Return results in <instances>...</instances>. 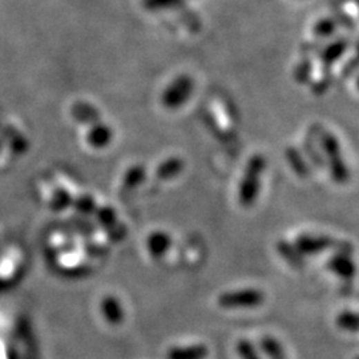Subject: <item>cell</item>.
I'll return each mask as SVG.
<instances>
[{"mask_svg": "<svg viewBox=\"0 0 359 359\" xmlns=\"http://www.w3.org/2000/svg\"><path fill=\"white\" fill-rule=\"evenodd\" d=\"M266 169V159L261 155H254L245 166L242 179L238 186V201L242 206L251 208L260 195L261 180Z\"/></svg>", "mask_w": 359, "mask_h": 359, "instance_id": "1", "label": "cell"}, {"mask_svg": "<svg viewBox=\"0 0 359 359\" xmlns=\"http://www.w3.org/2000/svg\"><path fill=\"white\" fill-rule=\"evenodd\" d=\"M323 153L327 159L330 175L337 184H346L350 180L349 166L342 156L341 145L338 140L329 132H323L321 136Z\"/></svg>", "mask_w": 359, "mask_h": 359, "instance_id": "2", "label": "cell"}, {"mask_svg": "<svg viewBox=\"0 0 359 359\" xmlns=\"http://www.w3.org/2000/svg\"><path fill=\"white\" fill-rule=\"evenodd\" d=\"M297 249L304 255H316L329 249H336L342 253H353V246L349 242L337 241L329 235H313V234H302L295 240Z\"/></svg>", "mask_w": 359, "mask_h": 359, "instance_id": "3", "label": "cell"}, {"mask_svg": "<svg viewBox=\"0 0 359 359\" xmlns=\"http://www.w3.org/2000/svg\"><path fill=\"white\" fill-rule=\"evenodd\" d=\"M265 294L258 289H240L225 291L218 297V305L224 309H251L262 305Z\"/></svg>", "mask_w": 359, "mask_h": 359, "instance_id": "4", "label": "cell"}, {"mask_svg": "<svg viewBox=\"0 0 359 359\" xmlns=\"http://www.w3.org/2000/svg\"><path fill=\"white\" fill-rule=\"evenodd\" d=\"M193 90V81L188 76H181L169 84L162 95V101L168 108H177L185 103Z\"/></svg>", "mask_w": 359, "mask_h": 359, "instance_id": "5", "label": "cell"}, {"mask_svg": "<svg viewBox=\"0 0 359 359\" xmlns=\"http://www.w3.org/2000/svg\"><path fill=\"white\" fill-rule=\"evenodd\" d=\"M327 269L341 277L342 280H350L357 274V266L350 253L336 251V254L329 260Z\"/></svg>", "mask_w": 359, "mask_h": 359, "instance_id": "6", "label": "cell"}, {"mask_svg": "<svg viewBox=\"0 0 359 359\" xmlns=\"http://www.w3.org/2000/svg\"><path fill=\"white\" fill-rule=\"evenodd\" d=\"M277 251L287 264L294 269H302L305 266V255L297 249V246L289 241H278Z\"/></svg>", "mask_w": 359, "mask_h": 359, "instance_id": "7", "label": "cell"}, {"mask_svg": "<svg viewBox=\"0 0 359 359\" xmlns=\"http://www.w3.org/2000/svg\"><path fill=\"white\" fill-rule=\"evenodd\" d=\"M260 347L262 353L269 359H284L287 358L285 349L281 345V342L271 336H265L260 341Z\"/></svg>", "mask_w": 359, "mask_h": 359, "instance_id": "8", "label": "cell"}, {"mask_svg": "<svg viewBox=\"0 0 359 359\" xmlns=\"http://www.w3.org/2000/svg\"><path fill=\"white\" fill-rule=\"evenodd\" d=\"M206 356H208V349L202 345H197V346L175 349L169 354V359H205Z\"/></svg>", "mask_w": 359, "mask_h": 359, "instance_id": "9", "label": "cell"}, {"mask_svg": "<svg viewBox=\"0 0 359 359\" xmlns=\"http://www.w3.org/2000/svg\"><path fill=\"white\" fill-rule=\"evenodd\" d=\"M287 162L290 164V166L293 168V171L301 176L306 177L309 176V166L306 164L305 160H302V156L300 155V152L294 148H289L287 151Z\"/></svg>", "mask_w": 359, "mask_h": 359, "instance_id": "10", "label": "cell"}, {"mask_svg": "<svg viewBox=\"0 0 359 359\" xmlns=\"http://www.w3.org/2000/svg\"><path fill=\"white\" fill-rule=\"evenodd\" d=\"M337 324L343 331L359 333V313L342 311L337 318Z\"/></svg>", "mask_w": 359, "mask_h": 359, "instance_id": "11", "label": "cell"}, {"mask_svg": "<svg viewBox=\"0 0 359 359\" xmlns=\"http://www.w3.org/2000/svg\"><path fill=\"white\" fill-rule=\"evenodd\" d=\"M235 351L240 359H262L257 347L248 340H241L235 345Z\"/></svg>", "mask_w": 359, "mask_h": 359, "instance_id": "12", "label": "cell"}, {"mask_svg": "<svg viewBox=\"0 0 359 359\" xmlns=\"http://www.w3.org/2000/svg\"><path fill=\"white\" fill-rule=\"evenodd\" d=\"M356 359H359V357H357V358H356Z\"/></svg>", "mask_w": 359, "mask_h": 359, "instance_id": "13", "label": "cell"}, {"mask_svg": "<svg viewBox=\"0 0 359 359\" xmlns=\"http://www.w3.org/2000/svg\"><path fill=\"white\" fill-rule=\"evenodd\" d=\"M284 359H287V358H284Z\"/></svg>", "mask_w": 359, "mask_h": 359, "instance_id": "14", "label": "cell"}]
</instances>
